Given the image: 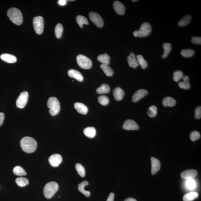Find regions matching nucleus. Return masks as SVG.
<instances>
[{
	"label": "nucleus",
	"instance_id": "obj_1",
	"mask_svg": "<svg viewBox=\"0 0 201 201\" xmlns=\"http://www.w3.org/2000/svg\"><path fill=\"white\" fill-rule=\"evenodd\" d=\"M20 145L25 152L31 153L34 152L37 149V143L35 139L30 137H25L21 140Z\"/></svg>",
	"mask_w": 201,
	"mask_h": 201
},
{
	"label": "nucleus",
	"instance_id": "obj_2",
	"mask_svg": "<svg viewBox=\"0 0 201 201\" xmlns=\"http://www.w3.org/2000/svg\"><path fill=\"white\" fill-rule=\"evenodd\" d=\"M7 16L10 20L17 25H20L23 22L22 13L17 8H12L8 9Z\"/></svg>",
	"mask_w": 201,
	"mask_h": 201
},
{
	"label": "nucleus",
	"instance_id": "obj_3",
	"mask_svg": "<svg viewBox=\"0 0 201 201\" xmlns=\"http://www.w3.org/2000/svg\"><path fill=\"white\" fill-rule=\"evenodd\" d=\"M47 105L48 107L50 109L49 113L52 116L57 115L60 111V104L56 97H50L48 100Z\"/></svg>",
	"mask_w": 201,
	"mask_h": 201
},
{
	"label": "nucleus",
	"instance_id": "obj_4",
	"mask_svg": "<svg viewBox=\"0 0 201 201\" xmlns=\"http://www.w3.org/2000/svg\"><path fill=\"white\" fill-rule=\"evenodd\" d=\"M59 185L57 182H51L46 184L44 189V194L47 199H50L58 190Z\"/></svg>",
	"mask_w": 201,
	"mask_h": 201
},
{
	"label": "nucleus",
	"instance_id": "obj_5",
	"mask_svg": "<svg viewBox=\"0 0 201 201\" xmlns=\"http://www.w3.org/2000/svg\"><path fill=\"white\" fill-rule=\"evenodd\" d=\"M151 31V24L148 22H145L141 25L139 30L135 31L133 34L135 37H145L150 34Z\"/></svg>",
	"mask_w": 201,
	"mask_h": 201
},
{
	"label": "nucleus",
	"instance_id": "obj_6",
	"mask_svg": "<svg viewBox=\"0 0 201 201\" xmlns=\"http://www.w3.org/2000/svg\"><path fill=\"white\" fill-rule=\"evenodd\" d=\"M77 64L81 68L86 70L91 68L92 61L88 57L82 54H79L77 57Z\"/></svg>",
	"mask_w": 201,
	"mask_h": 201
},
{
	"label": "nucleus",
	"instance_id": "obj_7",
	"mask_svg": "<svg viewBox=\"0 0 201 201\" xmlns=\"http://www.w3.org/2000/svg\"><path fill=\"white\" fill-rule=\"evenodd\" d=\"M33 25L36 33L39 35L42 34L44 27V19L42 16H38L34 17L33 19Z\"/></svg>",
	"mask_w": 201,
	"mask_h": 201
},
{
	"label": "nucleus",
	"instance_id": "obj_8",
	"mask_svg": "<svg viewBox=\"0 0 201 201\" xmlns=\"http://www.w3.org/2000/svg\"><path fill=\"white\" fill-rule=\"evenodd\" d=\"M89 17L93 23L99 28H102L104 26L103 19L99 14L95 12H90L89 13Z\"/></svg>",
	"mask_w": 201,
	"mask_h": 201
},
{
	"label": "nucleus",
	"instance_id": "obj_9",
	"mask_svg": "<svg viewBox=\"0 0 201 201\" xmlns=\"http://www.w3.org/2000/svg\"><path fill=\"white\" fill-rule=\"evenodd\" d=\"M29 93L27 91H24L21 93L16 101V105L18 108H23L27 104Z\"/></svg>",
	"mask_w": 201,
	"mask_h": 201
},
{
	"label": "nucleus",
	"instance_id": "obj_10",
	"mask_svg": "<svg viewBox=\"0 0 201 201\" xmlns=\"http://www.w3.org/2000/svg\"><path fill=\"white\" fill-rule=\"evenodd\" d=\"M49 161L51 165L53 167H57L62 162V156L59 154L52 155L49 158Z\"/></svg>",
	"mask_w": 201,
	"mask_h": 201
},
{
	"label": "nucleus",
	"instance_id": "obj_11",
	"mask_svg": "<svg viewBox=\"0 0 201 201\" xmlns=\"http://www.w3.org/2000/svg\"><path fill=\"white\" fill-rule=\"evenodd\" d=\"M123 128L126 130H137L139 129V126L134 120H127L125 121Z\"/></svg>",
	"mask_w": 201,
	"mask_h": 201
},
{
	"label": "nucleus",
	"instance_id": "obj_12",
	"mask_svg": "<svg viewBox=\"0 0 201 201\" xmlns=\"http://www.w3.org/2000/svg\"><path fill=\"white\" fill-rule=\"evenodd\" d=\"M114 9L117 14L123 15L125 12V7L122 3L118 1H115L113 3Z\"/></svg>",
	"mask_w": 201,
	"mask_h": 201
},
{
	"label": "nucleus",
	"instance_id": "obj_13",
	"mask_svg": "<svg viewBox=\"0 0 201 201\" xmlns=\"http://www.w3.org/2000/svg\"><path fill=\"white\" fill-rule=\"evenodd\" d=\"M152 169L151 173L152 175L156 174L161 168V163L158 159L152 157L151 158Z\"/></svg>",
	"mask_w": 201,
	"mask_h": 201
},
{
	"label": "nucleus",
	"instance_id": "obj_14",
	"mask_svg": "<svg viewBox=\"0 0 201 201\" xmlns=\"http://www.w3.org/2000/svg\"><path fill=\"white\" fill-rule=\"evenodd\" d=\"M148 94L147 90L144 89H140L136 91L132 97V101L134 103L139 101V100Z\"/></svg>",
	"mask_w": 201,
	"mask_h": 201
},
{
	"label": "nucleus",
	"instance_id": "obj_15",
	"mask_svg": "<svg viewBox=\"0 0 201 201\" xmlns=\"http://www.w3.org/2000/svg\"><path fill=\"white\" fill-rule=\"evenodd\" d=\"M69 76L74 78L80 82H82L83 80V75L78 71L75 70H70L68 71Z\"/></svg>",
	"mask_w": 201,
	"mask_h": 201
},
{
	"label": "nucleus",
	"instance_id": "obj_16",
	"mask_svg": "<svg viewBox=\"0 0 201 201\" xmlns=\"http://www.w3.org/2000/svg\"><path fill=\"white\" fill-rule=\"evenodd\" d=\"M197 171L195 169H189L183 171L181 174V177L183 179H189L196 177Z\"/></svg>",
	"mask_w": 201,
	"mask_h": 201
},
{
	"label": "nucleus",
	"instance_id": "obj_17",
	"mask_svg": "<svg viewBox=\"0 0 201 201\" xmlns=\"http://www.w3.org/2000/svg\"><path fill=\"white\" fill-rule=\"evenodd\" d=\"M128 65L132 68H136L139 65L135 55L133 53H131L128 57Z\"/></svg>",
	"mask_w": 201,
	"mask_h": 201
},
{
	"label": "nucleus",
	"instance_id": "obj_18",
	"mask_svg": "<svg viewBox=\"0 0 201 201\" xmlns=\"http://www.w3.org/2000/svg\"><path fill=\"white\" fill-rule=\"evenodd\" d=\"M74 107L79 113L82 114H86L88 112V108L86 105L80 103H76L74 104Z\"/></svg>",
	"mask_w": 201,
	"mask_h": 201
},
{
	"label": "nucleus",
	"instance_id": "obj_19",
	"mask_svg": "<svg viewBox=\"0 0 201 201\" xmlns=\"http://www.w3.org/2000/svg\"><path fill=\"white\" fill-rule=\"evenodd\" d=\"M113 94L115 99L118 101L122 100L125 94L124 90L119 87L115 88L114 90Z\"/></svg>",
	"mask_w": 201,
	"mask_h": 201
},
{
	"label": "nucleus",
	"instance_id": "obj_20",
	"mask_svg": "<svg viewBox=\"0 0 201 201\" xmlns=\"http://www.w3.org/2000/svg\"><path fill=\"white\" fill-rule=\"evenodd\" d=\"M1 58L2 60L9 63H14L17 61V59L15 56L7 53L2 54L1 55Z\"/></svg>",
	"mask_w": 201,
	"mask_h": 201
},
{
	"label": "nucleus",
	"instance_id": "obj_21",
	"mask_svg": "<svg viewBox=\"0 0 201 201\" xmlns=\"http://www.w3.org/2000/svg\"><path fill=\"white\" fill-rule=\"evenodd\" d=\"M85 135L90 138H93L96 135V131L93 127H88L85 128L83 131Z\"/></svg>",
	"mask_w": 201,
	"mask_h": 201
},
{
	"label": "nucleus",
	"instance_id": "obj_22",
	"mask_svg": "<svg viewBox=\"0 0 201 201\" xmlns=\"http://www.w3.org/2000/svg\"><path fill=\"white\" fill-rule=\"evenodd\" d=\"M89 183L87 181H84L78 185V189L80 192L83 193L85 196L89 197L90 195V192L89 191H86L84 188L86 186L88 185Z\"/></svg>",
	"mask_w": 201,
	"mask_h": 201
},
{
	"label": "nucleus",
	"instance_id": "obj_23",
	"mask_svg": "<svg viewBox=\"0 0 201 201\" xmlns=\"http://www.w3.org/2000/svg\"><path fill=\"white\" fill-rule=\"evenodd\" d=\"M182 82H179V88L182 89L188 90L190 88V84L189 82V78L187 76H185L182 77Z\"/></svg>",
	"mask_w": 201,
	"mask_h": 201
},
{
	"label": "nucleus",
	"instance_id": "obj_24",
	"mask_svg": "<svg viewBox=\"0 0 201 201\" xmlns=\"http://www.w3.org/2000/svg\"><path fill=\"white\" fill-rule=\"evenodd\" d=\"M176 103V100L170 97H165L162 101L163 105L165 107H174Z\"/></svg>",
	"mask_w": 201,
	"mask_h": 201
},
{
	"label": "nucleus",
	"instance_id": "obj_25",
	"mask_svg": "<svg viewBox=\"0 0 201 201\" xmlns=\"http://www.w3.org/2000/svg\"><path fill=\"white\" fill-rule=\"evenodd\" d=\"M97 59L102 64L107 65H109L110 64V57L106 53L100 54L97 57Z\"/></svg>",
	"mask_w": 201,
	"mask_h": 201
},
{
	"label": "nucleus",
	"instance_id": "obj_26",
	"mask_svg": "<svg viewBox=\"0 0 201 201\" xmlns=\"http://www.w3.org/2000/svg\"><path fill=\"white\" fill-rule=\"evenodd\" d=\"M162 47L164 50V53L162 54V59H165L167 57L170 53L172 49V46L170 43H165L163 44Z\"/></svg>",
	"mask_w": 201,
	"mask_h": 201
},
{
	"label": "nucleus",
	"instance_id": "obj_27",
	"mask_svg": "<svg viewBox=\"0 0 201 201\" xmlns=\"http://www.w3.org/2000/svg\"><path fill=\"white\" fill-rule=\"evenodd\" d=\"M199 194L197 192H192L186 194L183 197L184 201H192L198 197Z\"/></svg>",
	"mask_w": 201,
	"mask_h": 201
},
{
	"label": "nucleus",
	"instance_id": "obj_28",
	"mask_svg": "<svg viewBox=\"0 0 201 201\" xmlns=\"http://www.w3.org/2000/svg\"><path fill=\"white\" fill-rule=\"evenodd\" d=\"M110 88L109 86L106 84L104 83L101 85V86L97 89V93L98 94H106L109 93Z\"/></svg>",
	"mask_w": 201,
	"mask_h": 201
},
{
	"label": "nucleus",
	"instance_id": "obj_29",
	"mask_svg": "<svg viewBox=\"0 0 201 201\" xmlns=\"http://www.w3.org/2000/svg\"><path fill=\"white\" fill-rule=\"evenodd\" d=\"M100 67L107 76L111 77L113 75L114 71L108 65L102 64Z\"/></svg>",
	"mask_w": 201,
	"mask_h": 201
},
{
	"label": "nucleus",
	"instance_id": "obj_30",
	"mask_svg": "<svg viewBox=\"0 0 201 201\" xmlns=\"http://www.w3.org/2000/svg\"><path fill=\"white\" fill-rule=\"evenodd\" d=\"M191 19H192V16L190 15L184 16L178 23V25L181 27H184L190 23Z\"/></svg>",
	"mask_w": 201,
	"mask_h": 201
},
{
	"label": "nucleus",
	"instance_id": "obj_31",
	"mask_svg": "<svg viewBox=\"0 0 201 201\" xmlns=\"http://www.w3.org/2000/svg\"><path fill=\"white\" fill-rule=\"evenodd\" d=\"M13 171L14 173L17 176H25L27 175L26 171L20 166H15L13 169Z\"/></svg>",
	"mask_w": 201,
	"mask_h": 201
},
{
	"label": "nucleus",
	"instance_id": "obj_32",
	"mask_svg": "<svg viewBox=\"0 0 201 201\" xmlns=\"http://www.w3.org/2000/svg\"><path fill=\"white\" fill-rule=\"evenodd\" d=\"M15 182L16 184L20 187H24L28 185L29 181L27 178L20 177L16 179Z\"/></svg>",
	"mask_w": 201,
	"mask_h": 201
},
{
	"label": "nucleus",
	"instance_id": "obj_33",
	"mask_svg": "<svg viewBox=\"0 0 201 201\" xmlns=\"http://www.w3.org/2000/svg\"><path fill=\"white\" fill-rule=\"evenodd\" d=\"M76 20L77 24L80 28H82L84 24H89L88 19L85 16L82 15H78L77 16Z\"/></svg>",
	"mask_w": 201,
	"mask_h": 201
},
{
	"label": "nucleus",
	"instance_id": "obj_34",
	"mask_svg": "<svg viewBox=\"0 0 201 201\" xmlns=\"http://www.w3.org/2000/svg\"><path fill=\"white\" fill-rule=\"evenodd\" d=\"M136 59L138 61L139 65L141 66V68L145 69L148 66V62L145 60L142 55H138L137 56Z\"/></svg>",
	"mask_w": 201,
	"mask_h": 201
},
{
	"label": "nucleus",
	"instance_id": "obj_35",
	"mask_svg": "<svg viewBox=\"0 0 201 201\" xmlns=\"http://www.w3.org/2000/svg\"><path fill=\"white\" fill-rule=\"evenodd\" d=\"M63 31V27L62 24H57L55 28V34L56 37L57 39H60L61 37Z\"/></svg>",
	"mask_w": 201,
	"mask_h": 201
},
{
	"label": "nucleus",
	"instance_id": "obj_36",
	"mask_svg": "<svg viewBox=\"0 0 201 201\" xmlns=\"http://www.w3.org/2000/svg\"><path fill=\"white\" fill-rule=\"evenodd\" d=\"M194 51L191 49H183L181 52V54L184 57H190L194 55Z\"/></svg>",
	"mask_w": 201,
	"mask_h": 201
},
{
	"label": "nucleus",
	"instance_id": "obj_37",
	"mask_svg": "<svg viewBox=\"0 0 201 201\" xmlns=\"http://www.w3.org/2000/svg\"><path fill=\"white\" fill-rule=\"evenodd\" d=\"M157 107L155 105H152L148 108V114L151 118H154L157 115Z\"/></svg>",
	"mask_w": 201,
	"mask_h": 201
},
{
	"label": "nucleus",
	"instance_id": "obj_38",
	"mask_svg": "<svg viewBox=\"0 0 201 201\" xmlns=\"http://www.w3.org/2000/svg\"><path fill=\"white\" fill-rule=\"evenodd\" d=\"M76 169L80 175L82 177H84L85 175V168L80 164H77L75 165Z\"/></svg>",
	"mask_w": 201,
	"mask_h": 201
},
{
	"label": "nucleus",
	"instance_id": "obj_39",
	"mask_svg": "<svg viewBox=\"0 0 201 201\" xmlns=\"http://www.w3.org/2000/svg\"><path fill=\"white\" fill-rule=\"evenodd\" d=\"M98 101L99 103L104 106L108 105L109 103V98L105 95H101V96L98 97Z\"/></svg>",
	"mask_w": 201,
	"mask_h": 201
},
{
	"label": "nucleus",
	"instance_id": "obj_40",
	"mask_svg": "<svg viewBox=\"0 0 201 201\" xmlns=\"http://www.w3.org/2000/svg\"><path fill=\"white\" fill-rule=\"evenodd\" d=\"M183 77V73L182 71L177 70L174 73L173 80L174 81L178 82Z\"/></svg>",
	"mask_w": 201,
	"mask_h": 201
},
{
	"label": "nucleus",
	"instance_id": "obj_41",
	"mask_svg": "<svg viewBox=\"0 0 201 201\" xmlns=\"http://www.w3.org/2000/svg\"><path fill=\"white\" fill-rule=\"evenodd\" d=\"M190 138L192 141H195L200 138V133L197 131H193L190 133Z\"/></svg>",
	"mask_w": 201,
	"mask_h": 201
},
{
	"label": "nucleus",
	"instance_id": "obj_42",
	"mask_svg": "<svg viewBox=\"0 0 201 201\" xmlns=\"http://www.w3.org/2000/svg\"><path fill=\"white\" fill-rule=\"evenodd\" d=\"M186 186L188 188L190 189H192L195 188L196 187V183L193 179H188L186 182Z\"/></svg>",
	"mask_w": 201,
	"mask_h": 201
},
{
	"label": "nucleus",
	"instance_id": "obj_43",
	"mask_svg": "<svg viewBox=\"0 0 201 201\" xmlns=\"http://www.w3.org/2000/svg\"><path fill=\"white\" fill-rule=\"evenodd\" d=\"M201 118V107H198L195 111V118L196 119H200Z\"/></svg>",
	"mask_w": 201,
	"mask_h": 201
},
{
	"label": "nucleus",
	"instance_id": "obj_44",
	"mask_svg": "<svg viewBox=\"0 0 201 201\" xmlns=\"http://www.w3.org/2000/svg\"><path fill=\"white\" fill-rule=\"evenodd\" d=\"M192 43L200 44H201V38L200 37H193L192 38V40H191Z\"/></svg>",
	"mask_w": 201,
	"mask_h": 201
},
{
	"label": "nucleus",
	"instance_id": "obj_45",
	"mask_svg": "<svg viewBox=\"0 0 201 201\" xmlns=\"http://www.w3.org/2000/svg\"><path fill=\"white\" fill-rule=\"evenodd\" d=\"M5 119V114L4 113H0V126L2 125Z\"/></svg>",
	"mask_w": 201,
	"mask_h": 201
},
{
	"label": "nucleus",
	"instance_id": "obj_46",
	"mask_svg": "<svg viewBox=\"0 0 201 201\" xmlns=\"http://www.w3.org/2000/svg\"><path fill=\"white\" fill-rule=\"evenodd\" d=\"M114 194L113 192L110 194L107 201H114Z\"/></svg>",
	"mask_w": 201,
	"mask_h": 201
},
{
	"label": "nucleus",
	"instance_id": "obj_47",
	"mask_svg": "<svg viewBox=\"0 0 201 201\" xmlns=\"http://www.w3.org/2000/svg\"><path fill=\"white\" fill-rule=\"evenodd\" d=\"M58 3L60 5H65L66 4V0H59Z\"/></svg>",
	"mask_w": 201,
	"mask_h": 201
},
{
	"label": "nucleus",
	"instance_id": "obj_48",
	"mask_svg": "<svg viewBox=\"0 0 201 201\" xmlns=\"http://www.w3.org/2000/svg\"><path fill=\"white\" fill-rule=\"evenodd\" d=\"M124 201H137V200L135 199L132 198H128Z\"/></svg>",
	"mask_w": 201,
	"mask_h": 201
},
{
	"label": "nucleus",
	"instance_id": "obj_49",
	"mask_svg": "<svg viewBox=\"0 0 201 201\" xmlns=\"http://www.w3.org/2000/svg\"><path fill=\"white\" fill-rule=\"evenodd\" d=\"M138 1V0H135V1H134H134H133V0H132V1L133 2H136Z\"/></svg>",
	"mask_w": 201,
	"mask_h": 201
}]
</instances>
